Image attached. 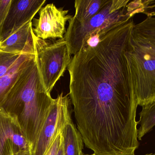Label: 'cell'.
<instances>
[{"instance_id": "5", "label": "cell", "mask_w": 155, "mask_h": 155, "mask_svg": "<svg viewBox=\"0 0 155 155\" xmlns=\"http://www.w3.org/2000/svg\"><path fill=\"white\" fill-rule=\"evenodd\" d=\"M35 57L43 85L51 94L71 63V55L64 37L56 41L38 38L32 31Z\"/></svg>"}, {"instance_id": "13", "label": "cell", "mask_w": 155, "mask_h": 155, "mask_svg": "<svg viewBox=\"0 0 155 155\" xmlns=\"http://www.w3.org/2000/svg\"><path fill=\"white\" fill-rule=\"evenodd\" d=\"M110 0H76L74 2V19L83 23L99 13Z\"/></svg>"}, {"instance_id": "16", "label": "cell", "mask_w": 155, "mask_h": 155, "mask_svg": "<svg viewBox=\"0 0 155 155\" xmlns=\"http://www.w3.org/2000/svg\"><path fill=\"white\" fill-rule=\"evenodd\" d=\"M143 7L141 13L147 16L155 17V0H142Z\"/></svg>"}, {"instance_id": "21", "label": "cell", "mask_w": 155, "mask_h": 155, "mask_svg": "<svg viewBox=\"0 0 155 155\" xmlns=\"http://www.w3.org/2000/svg\"><path fill=\"white\" fill-rule=\"evenodd\" d=\"M145 155H155V153H151L147 154Z\"/></svg>"}, {"instance_id": "2", "label": "cell", "mask_w": 155, "mask_h": 155, "mask_svg": "<svg viewBox=\"0 0 155 155\" xmlns=\"http://www.w3.org/2000/svg\"><path fill=\"white\" fill-rule=\"evenodd\" d=\"M54 101L43 85L32 56L1 106L17 121L31 150Z\"/></svg>"}, {"instance_id": "18", "label": "cell", "mask_w": 155, "mask_h": 155, "mask_svg": "<svg viewBox=\"0 0 155 155\" xmlns=\"http://www.w3.org/2000/svg\"><path fill=\"white\" fill-rule=\"evenodd\" d=\"M62 131V130H61ZM61 143V131L57 135L45 155H56Z\"/></svg>"}, {"instance_id": "20", "label": "cell", "mask_w": 155, "mask_h": 155, "mask_svg": "<svg viewBox=\"0 0 155 155\" xmlns=\"http://www.w3.org/2000/svg\"><path fill=\"white\" fill-rule=\"evenodd\" d=\"M13 155H31V151H22V152H19V153Z\"/></svg>"}, {"instance_id": "3", "label": "cell", "mask_w": 155, "mask_h": 155, "mask_svg": "<svg viewBox=\"0 0 155 155\" xmlns=\"http://www.w3.org/2000/svg\"><path fill=\"white\" fill-rule=\"evenodd\" d=\"M126 58L137 105L155 103V17L147 16L130 32Z\"/></svg>"}, {"instance_id": "19", "label": "cell", "mask_w": 155, "mask_h": 155, "mask_svg": "<svg viewBox=\"0 0 155 155\" xmlns=\"http://www.w3.org/2000/svg\"><path fill=\"white\" fill-rule=\"evenodd\" d=\"M56 155H64V154L63 147L62 143V139L61 145H60V147H59Z\"/></svg>"}, {"instance_id": "4", "label": "cell", "mask_w": 155, "mask_h": 155, "mask_svg": "<svg viewBox=\"0 0 155 155\" xmlns=\"http://www.w3.org/2000/svg\"><path fill=\"white\" fill-rule=\"evenodd\" d=\"M142 7V0H110L99 13L84 22H78L73 16L64 36L70 53L75 55L78 53L82 41L87 36L97 34L104 36L141 13Z\"/></svg>"}, {"instance_id": "6", "label": "cell", "mask_w": 155, "mask_h": 155, "mask_svg": "<svg viewBox=\"0 0 155 155\" xmlns=\"http://www.w3.org/2000/svg\"><path fill=\"white\" fill-rule=\"evenodd\" d=\"M71 99L63 93L54 99L48 115L39 133L31 155H45L57 135L71 118Z\"/></svg>"}, {"instance_id": "15", "label": "cell", "mask_w": 155, "mask_h": 155, "mask_svg": "<svg viewBox=\"0 0 155 155\" xmlns=\"http://www.w3.org/2000/svg\"><path fill=\"white\" fill-rule=\"evenodd\" d=\"M21 55L0 50V77L8 73Z\"/></svg>"}, {"instance_id": "17", "label": "cell", "mask_w": 155, "mask_h": 155, "mask_svg": "<svg viewBox=\"0 0 155 155\" xmlns=\"http://www.w3.org/2000/svg\"><path fill=\"white\" fill-rule=\"evenodd\" d=\"M11 2L12 0H0V26L7 15Z\"/></svg>"}, {"instance_id": "14", "label": "cell", "mask_w": 155, "mask_h": 155, "mask_svg": "<svg viewBox=\"0 0 155 155\" xmlns=\"http://www.w3.org/2000/svg\"><path fill=\"white\" fill-rule=\"evenodd\" d=\"M139 116V121L137 122V125H139L137 129V138L141 141L155 126V103L143 107Z\"/></svg>"}, {"instance_id": "7", "label": "cell", "mask_w": 155, "mask_h": 155, "mask_svg": "<svg viewBox=\"0 0 155 155\" xmlns=\"http://www.w3.org/2000/svg\"><path fill=\"white\" fill-rule=\"evenodd\" d=\"M39 12V18L34 19L33 32L38 38L62 39L66 32L65 25L72 15L68 14L69 10L57 8L54 4L46 5Z\"/></svg>"}, {"instance_id": "9", "label": "cell", "mask_w": 155, "mask_h": 155, "mask_svg": "<svg viewBox=\"0 0 155 155\" xmlns=\"http://www.w3.org/2000/svg\"><path fill=\"white\" fill-rule=\"evenodd\" d=\"M31 150L17 121L0 107V155H13Z\"/></svg>"}, {"instance_id": "10", "label": "cell", "mask_w": 155, "mask_h": 155, "mask_svg": "<svg viewBox=\"0 0 155 155\" xmlns=\"http://www.w3.org/2000/svg\"><path fill=\"white\" fill-rule=\"evenodd\" d=\"M32 22L30 21L4 41L0 42V50L21 54H35Z\"/></svg>"}, {"instance_id": "12", "label": "cell", "mask_w": 155, "mask_h": 155, "mask_svg": "<svg viewBox=\"0 0 155 155\" xmlns=\"http://www.w3.org/2000/svg\"><path fill=\"white\" fill-rule=\"evenodd\" d=\"M35 54H22L7 74L0 77V107L17 81L29 59Z\"/></svg>"}, {"instance_id": "8", "label": "cell", "mask_w": 155, "mask_h": 155, "mask_svg": "<svg viewBox=\"0 0 155 155\" xmlns=\"http://www.w3.org/2000/svg\"><path fill=\"white\" fill-rule=\"evenodd\" d=\"M45 0H12L7 15L0 26V42L32 21Z\"/></svg>"}, {"instance_id": "22", "label": "cell", "mask_w": 155, "mask_h": 155, "mask_svg": "<svg viewBox=\"0 0 155 155\" xmlns=\"http://www.w3.org/2000/svg\"><path fill=\"white\" fill-rule=\"evenodd\" d=\"M96 155L95 154V153H93V154H91V155H88V154H87V155Z\"/></svg>"}, {"instance_id": "1", "label": "cell", "mask_w": 155, "mask_h": 155, "mask_svg": "<svg viewBox=\"0 0 155 155\" xmlns=\"http://www.w3.org/2000/svg\"><path fill=\"white\" fill-rule=\"evenodd\" d=\"M133 19L112 29L94 47L81 48L68 67L78 131L98 154L117 153L138 143L137 105L126 58Z\"/></svg>"}, {"instance_id": "11", "label": "cell", "mask_w": 155, "mask_h": 155, "mask_svg": "<svg viewBox=\"0 0 155 155\" xmlns=\"http://www.w3.org/2000/svg\"><path fill=\"white\" fill-rule=\"evenodd\" d=\"M61 136L64 155H84L83 138L71 119L63 127Z\"/></svg>"}]
</instances>
